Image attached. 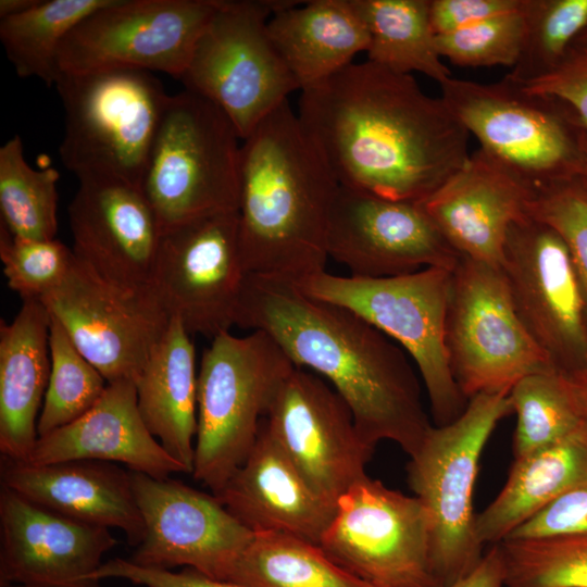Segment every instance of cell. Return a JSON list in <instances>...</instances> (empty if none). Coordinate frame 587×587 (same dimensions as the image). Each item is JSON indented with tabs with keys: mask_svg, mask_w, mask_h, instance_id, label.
<instances>
[{
	"mask_svg": "<svg viewBox=\"0 0 587 587\" xmlns=\"http://www.w3.org/2000/svg\"><path fill=\"white\" fill-rule=\"evenodd\" d=\"M297 115L340 186L389 200L422 202L470 157L441 97L370 61L302 89Z\"/></svg>",
	"mask_w": 587,
	"mask_h": 587,
	"instance_id": "obj_1",
	"label": "cell"
},
{
	"mask_svg": "<svg viewBox=\"0 0 587 587\" xmlns=\"http://www.w3.org/2000/svg\"><path fill=\"white\" fill-rule=\"evenodd\" d=\"M234 325L268 334L296 367L328 380L370 445L390 440L411 457L423 444L433 424L407 352L361 316L248 274Z\"/></svg>",
	"mask_w": 587,
	"mask_h": 587,
	"instance_id": "obj_2",
	"label": "cell"
},
{
	"mask_svg": "<svg viewBox=\"0 0 587 587\" xmlns=\"http://www.w3.org/2000/svg\"><path fill=\"white\" fill-rule=\"evenodd\" d=\"M339 187L285 101L240 146L238 238L246 271L296 284L325 271Z\"/></svg>",
	"mask_w": 587,
	"mask_h": 587,
	"instance_id": "obj_3",
	"label": "cell"
},
{
	"mask_svg": "<svg viewBox=\"0 0 587 587\" xmlns=\"http://www.w3.org/2000/svg\"><path fill=\"white\" fill-rule=\"evenodd\" d=\"M440 88L480 149L535 192L583 176L587 129L563 101L507 75L489 84L451 77Z\"/></svg>",
	"mask_w": 587,
	"mask_h": 587,
	"instance_id": "obj_4",
	"label": "cell"
},
{
	"mask_svg": "<svg viewBox=\"0 0 587 587\" xmlns=\"http://www.w3.org/2000/svg\"><path fill=\"white\" fill-rule=\"evenodd\" d=\"M64 110L62 164L78 179L105 178L141 188L170 96L150 72L60 73Z\"/></svg>",
	"mask_w": 587,
	"mask_h": 587,
	"instance_id": "obj_5",
	"label": "cell"
},
{
	"mask_svg": "<svg viewBox=\"0 0 587 587\" xmlns=\"http://www.w3.org/2000/svg\"><path fill=\"white\" fill-rule=\"evenodd\" d=\"M296 366L262 330L222 332L203 351L197 377L193 478L213 494L243 463L279 387Z\"/></svg>",
	"mask_w": 587,
	"mask_h": 587,
	"instance_id": "obj_6",
	"label": "cell"
},
{
	"mask_svg": "<svg viewBox=\"0 0 587 587\" xmlns=\"http://www.w3.org/2000/svg\"><path fill=\"white\" fill-rule=\"evenodd\" d=\"M512 413L508 391L469 399L452 422L433 424L410 457L407 480L430 522V562L437 587H448L482 559L473 508L479 460L498 423Z\"/></svg>",
	"mask_w": 587,
	"mask_h": 587,
	"instance_id": "obj_7",
	"label": "cell"
},
{
	"mask_svg": "<svg viewBox=\"0 0 587 587\" xmlns=\"http://www.w3.org/2000/svg\"><path fill=\"white\" fill-rule=\"evenodd\" d=\"M452 271L427 267L414 273L362 278L323 271L298 283L308 296L348 309L396 341L416 365L434 425H446L469 400L455 383L445 342Z\"/></svg>",
	"mask_w": 587,
	"mask_h": 587,
	"instance_id": "obj_8",
	"label": "cell"
},
{
	"mask_svg": "<svg viewBox=\"0 0 587 587\" xmlns=\"http://www.w3.org/2000/svg\"><path fill=\"white\" fill-rule=\"evenodd\" d=\"M239 139L211 101L186 89L170 96L141 184L162 230L238 210Z\"/></svg>",
	"mask_w": 587,
	"mask_h": 587,
	"instance_id": "obj_9",
	"label": "cell"
},
{
	"mask_svg": "<svg viewBox=\"0 0 587 587\" xmlns=\"http://www.w3.org/2000/svg\"><path fill=\"white\" fill-rule=\"evenodd\" d=\"M289 1L221 0L179 80L218 107L245 140L299 85L267 22Z\"/></svg>",
	"mask_w": 587,
	"mask_h": 587,
	"instance_id": "obj_10",
	"label": "cell"
},
{
	"mask_svg": "<svg viewBox=\"0 0 587 587\" xmlns=\"http://www.w3.org/2000/svg\"><path fill=\"white\" fill-rule=\"evenodd\" d=\"M445 342L467 400L509 392L522 377L553 366L522 323L501 268L462 257L452 270Z\"/></svg>",
	"mask_w": 587,
	"mask_h": 587,
	"instance_id": "obj_11",
	"label": "cell"
},
{
	"mask_svg": "<svg viewBox=\"0 0 587 587\" xmlns=\"http://www.w3.org/2000/svg\"><path fill=\"white\" fill-rule=\"evenodd\" d=\"M319 546L374 587H437L425 507L367 475L338 498Z\"/></svg>",
	"mask_w": 587,
	"mask_h": 587,
	"instance_id": "obj_12",
	"label": "cell"
},
{
	"mask_svg": "<svg viewBox=\"0 0 587 587\" xmlns=\"http://www.w3.org/2000/svg\"><path fill=\"white\" fill-rule=\"evenodd\" d=\"M221 0H111L75 26L58 53L60 73L162 72L177 79Z\"/></svg>",
	"mask_w": 587,
	"mask_h": 587,
	"instance_id": "obj_13",
	"label": "cell"
},
{
	"mask_svg": "<svg viewBox=\"0 0 587 587\" xmlns=\"http://www.w3.org/2000/svg\"><path fill=\"white\" fill-rule=\"evenodd\" d=\"M40 301L108 384L136 382L171 321L151 286L110 282L76 255L63 282Z\"/></svg>",
	"mask_w": 587,
	"mask_h": 587,
	"instance_id": "obj_14",
	"label": "cell"
},
{
	"mask_svg": "<svg viewBox=\"0 0 587 587\" xmlns=\"http://www.w3.org/2000/svg\"><path fill=\"white\" fill-rule=\"evenodd\" d=\"M248 274L228 211L162 230L150 286L170 317L212 339L234 326Z\"/></svg>",
	"mask_w": 587,
	"mask_h": 587,
	"instance_id": "obj_15",
	"label": "cell"
},
{
	"mask_svg": "<svg viewBox=\"0 0 587 587\" xmlns=\"http://www.w3.org/2000/svg\"><path fill=\"white\" fill-rule=\"evenodd\" d=\"M525 328L554 367L587 357V309L570 251L550 225L527 214L510 227L500 266Z\"/></svg>",
	"mask_w": 587,
	"mask_h": 587,
	"instance_id": "obj_16",
	"label": "cell"
},
{
	"mask_svg": "<svg viewBox=\"0 0 587 587\" xmlns=\"http://www.w3.org/2000/svg\"><path fill=\"white\" fill-rule=\"evenodd\" d=\"M130 478L145 536L128 560L155 570L191 567L227 580L253 533L215 495L171 477L130 471Z\"/></svg>",
	"mask_w": 587,
	"mask_h": 587,
	"instance_id": "obj_17",
	"label": "cell"
},
{
	"mask_svg": "<svg viewBox=\"0 0 587 587\" xmlns=\"http://www.w3.org/2000/svg\"><path fill=\"white\" fill-rule=\"evenodd\" d=\"M272 436L310 486L336 504L364 477L375 447L360 434L336 390L310 371L295 367L265 416Z\"/></svg>",
	"mask_w": 587,
	"mask_h": 587,
	"instance_id": "obj_18",
	"label": "cell"
},
{
	"mask_svg": "<svg viewBox=\"0 0 587 587\" xmlns=\"http://www.w3.org/2000/svg\"><path fill=\"white\" fill-rule=\"evenodd\" d=\"M328 258L350 276L392 277L427 267L453 270L460 255L417 202L340 186L329 221Z\"/></svg>",
	"mask_w": 587,
	"mask_h": 587,
	"instance_id": "obj_19",
	"label": "cell"
},
{
	"mask_svg": "<svg viewBox=\"0 0 587 587\" xmlns=\"http://www.w3.org/2000/svg\"><path fill=\"white\" fill-rule=\"evenodd\" d=\"M0 586L103 587L97 573L117 540L84 523L0 491Z\"/></svg>",
	"mask_w": 587,
	"mask_h": 587,
	"instance_id": "obj_20",
	"label": "cell"
},
{
	"mask_svg": "<svg viewBox=\"0 0 587 587\" xmlns=\"http://www.w3.org/2000/svg\"><path fill=\"white\" fill-rule=\"evenodd\" d=\"M78 182L68 205L76 258L115 284L150 286L162 228L142 189L105 178Z\"/></svg>",
	"mask_w": 587,
	"mask_h": 587,
	"instance_id": "obj_21",
	"label": "cell"
},
{
	"mask_svg": "<svg viewBox=\"0 0 587 587\" xmlns=\"http://www.w3.org/2000/svg\"><path fill=\"white\" fill-rule=\"evenodd\" d=\"M534 195L479 148L419 203L460 257L500 268L508 232L528 214Z\"/></svg>",
	"mask_w": 587,
	"mask_h": 587,
	"instance_id": "obj_22",
	"label": "cell"
},
{
	"mask_svg": "<svg viewBox=\"0 0 587 587\" xmlns=\"http://www.w3.org/2000/svg\"><path fill=\"white\" fill-rule=\"evenodd\" d=\"M213 495L253 534H286L315 545L336 512L272 436L265 417L243 463Z\"/></svg>",
	"mask_w": 587,
	"mask_h": 587,
	"instance_id": "obj_23",
	"label": "cell"
},
{
	"mask_svg": "<svg viewBox=\"0 0 587 587\" xmlns=\"http://www.w3.org/2000/svg\"><path fill=\"white\" fill-rule=\"evenodd\" d=\"M1 486L48 510L107 528L121 529L130 546L145 536V523L130 471L115 463L72 460L33 464L1 457Z\"/></svg>",
	"mask_w": 587,
	"mask_h": 587,
	"instance_id": "obj_24",
	"label": "cell"
},
{
	"mask_svg": "<svg viewBox=\"0 0 587 587\" xmlns=\"http://www.w3.org/2000/svg\"><path fill=\"white\" fill-rule=\"evenodd\" d=\"M72 460L122 463L129 471L166 478L186 469L146 426L135 382L109 383L96 404L76 421L39 437L25 462L49 464Z\"/></svg>",
	"mask_w": 587,
	"mask_h": 587,
	"instance_id": "obj_25",
	"label": "cell"
},
{
	"mask_svg": "<svg viewBox=\"0 0 587 587\" xmlns=\"http://www.w3.org/2000/svg\"><path fill=\"white\" fill-rule=\"evenodd\" d=\"M51 315L39 299L23 300L11 323L0 324V452L27 461L50 376Z\"/></svg>",
	"mask_w": 587,
	"mask_h": 587,
	"instance_id": "obj_26",
	"label": "cell"
},
{
	"mask_svg": "<svg viewBox=\"0 0 587 587\" xmlns=\"http://www.w3.org/2000/svg\"><path fill=\"white\" fill-rule=\"evenodd\" d=\"M289 1L267 22L277 52L300 90L314 86L366 51L370 37L350 0Z\"/></svg>",
	"mask_w": 587,
	"mask_h": 587,
	"instance_id": "obj_27",
	"label": "cell"
},
{
	"mask_svg": "<svg viewBox=\"0 0 587 587\" xmlns=\"http://www.w3.org/2000/svg\"><path fill=\"white\" fill-rule=\"evenodd\" d=\"M197 377L190 334L179 320L171 317L135 385L146 426L187 473L193 470Z\"/></svg>",
	"mask_w": 587,
	"mask_h": 587,
	"instance_id": "obj_28",
	"label": "cell"
},
{
	"mask_svg": "<svg viewBox=\"0 0 587 587\" xmlns=\"http://www.w3.org/2000/svg\"><path fill=\"white\" fill-rule=\"evenodd\" d=\"M580 486H587L586 425L554 445L514 459L497 497L476 514L479 542L500 544L546 504Z\"/></svg>",
	"mask_w": 587,
	"mask_h": 587,
	"instance_id": "obj_29",
	"label": "cell"
},
{
	"mask_svg": "<svg viewBox=\"0 0 587 587\" xmlns=\"http://www.w3.org/2000/svg\"><path fill=\"white\" fill-rule=\"evenodd\" d=\"M364 23L367 61L397 73L420 72L439 85L451 78L429 22V0H350Z\"/></svg>",
	"mask_w": 587,
	"mask_h": 587,
	"instance_id": "obj_30",
	"label": "cell"
},
{
	"mask_svg": "<svg viewBox=\"0 0 587 587\" xmlns=\"http://www.w3.org/2000/svg\"><path fill=\"white\" fill-rule=\"evenodd\" d=\"M227 580L245 587H374L319 545L279 533L253 534Z\"/></svg>",
	"mask_w": 587,
	"mask_h": 587,
	"instance_id": "obj_31",
	"label": "cell"
},
{
	"mask_svg": "<svg viewBox=\"0 0 587 587\" xmlns=\"http://www.w3.org/2000/svg\"><path fill=\"white\" fill-rule=\"evenodd\" d=\"M111 0H41L28 11L0 20V41L22 78L55 84L58 53L70 32Z\"/></svg>",
	"mask_w": 587,
	"mask_h": 587,
	"instance_id": "obj_32",
	"label": "cell"
},
{
	"mask_svg": "<svg viewBox=\"0 0 587 587\" xmlns=\"http://www.w3.org/2000/svg\"><path fill=\"white\" fill-rule=\"evenodd\" d=\"M54 167L34 168L18 135L0 148L1 223L12 235L50 240L58 233V182Z\"/></svg>",
	"mask_w": 587,
	"mask_h": 587,
	"instance_id": "obj_33",
	"label": "cell"
},
{
	"mask_svg": "<svg viewBox=\"0 0 587 587\" xmlns=\"http://www.w3.org/2000/svg\"><path fill=\"white\" fill-rule=\"evenodd\" d=\"M509 401L516 415L514 459L554 445L585 426L564 373L553 366L517 380Z\"/></svg>",
	"mask_w": 587,
	"mask_h": 587,
	"instance_id": "obj_34",
	"label": "cell"
},
{
	"mask_svg": "<svg viewBox=\"0 0 587 587\" xmlns=\"http://www.w3.org/2000/svg\"><path fill=\"white\" fill-rule=\"evenodd\" d=\"M49 351L50 376L37 423L38 438L83 416L108 386L105 378L79 352L52 315Z\"/></svg>",
	"mask_w": 587,
	"mask_h": 587,
	"instance_id": "obj_35",
	"label": "cell"
},
{
	"mask_svg": "<svg viewBox=\"0 0 587 587\" xmlns=\"http://www.w3.org/2000/svg\"><path fill=\"white\" fill-rule=\"evenodd\" d=\"M526 32L516 64L507 75L527 84L555 70L587 26V0H526Z\"/></svg>",
	"mask_w": 587,
	"mask_h": 587,
	"instance_id": "obj_36",
	"label": "cell"
},
{
	"mask_svg": "<svg viewBox=\"0 0 587 587\" xmlns=\"http://www.w3.org/2000/svg\"><path fill=\"white\" fill-rule=\"evenodd\" d=\"M499 545L507 587H587V535Z\"/></svg>",
	"mask_w": 587,
	"mask_h": 587,
	"instance_id": "obj_37",
	"label": "cell"
},
{
	"mask_svg": "<svg viewBox=\"0 0 587 587\" xmlns=\"http://www.w3.org/2000/svg\"><path fill=\"white\" fill-rule=\"evenodd\" d=\"M525 3L454 33L436 36L438 51L459 66L513 67L521 54L525 32Z\"/></svg>",
	"mask_w": 587,
	"mask_h": 587,
	"instance_id": "obj_38",
	"label": "cell"
},
{
	"mask_svg": "<svg viewBox=\"0 0 587 587\" xmlns=\"http://www.w3.org/2000/svg\"><path fill=\"white\" fill-rule=\"evenodd\" d=\"M75 254L58 239L12 235L0 224V260L9 287L22 300L41 299L65 278Z\"/></svg>",
	"mask_w": 587,
	"mask_h": 587,
	"instance_id": "obj_39",
	"label": "cell"
},
{
	"mask_svg": "<svg viewBox=\"0 0 587 587\" xmlns=\"http://www.w3.org/2000/svg\"><path fill=\"white\" fill-rule=\"evenodd\" d=\"M527 212L565 241L587 309V186L576 178L535 192Z\"/></svg>",
	"mask_w": 587,
	"mask_h": 587,
	"instance_id": "obj_40",
	"label": "cell"
},
{
	"mask_svg": "<svg viewBox=\"0 0 587 587\" xmlns=\"http://www.w3.org/2000/svg\"><path fill=\"white\" fill-rule=\"evenodd\" d=\"M587 535V486L560 495L517 526L505 539H548Z\"/></svg>",
	"mask_w": 587,
	"mask_h": 587,
	"instance_id": "obj_41",
	"label": "cell"
},
{
	"mask_svg": "<svg viewBox=\"0 0 587 587\" xmlns=\"http://www.w3.org/2000/svg\"><path fill=\"white\" fill-rule=\"evenodd\" d=\"M533 92L563 101L587 129V51L571 47L560 65L534 82L522 84Z\"/></svg>",
	"mask_w": 587,
	"mask_h": 587,
	"instance_id": "obj_42",
	"label": "cell"
},
{
	"mask_svg": "<svg viewBox=\"0 0 587 587\" xmlns=\"http://www.w3.org/2000/svg\"><path fill=\"white\" fill-rule=\"evenodd\" d=\"M98 577L125 579L146 587H245L229 580L211 578L191 567H184L179 572L147 569L122 558L102 563Z\"/></svg>",
	"mask_w": 587,
	"mask_h": 587,
	"instance_id": "obj_43",
	"label": "cell"
},
{
	"mask_svg": "<svg viewBox=\"0 0 587 587\" xmlns=\"http://www.w3.org/2000/svg\"><path fill=\"white\" fill-rule=\"evenodd\" d=\"M523 0H429V22L436 36L454 33L519 9Z\"/></svg>",
	"mask_w": 587,
	"mask_h": 587,
	"instance_id": "obj_44",
	"label": "cell"
},
{
	"mask_svg": "<svg viewBox=\"0 0 587 587\" xmlns=\"http://www.w3.org/2000/svg\"><path fill=\"white\" fill-rule=\"evenodd\" d=\"M448 587H507L505 566L500 545H491L469 573Z\"/></svg>",
	"mask_w": 587,
	"mask_h": 587,
	"instance_id": "obj_45",
	"label": "cell"
},
{
	"mask_svg": "<svg viewBox=\"0 0 587 587\" xmlns=\"http://www.w3.org/2000/svg\"><path fill=\"white\" fill-rule=\"evenodd\" d=\"M563 373L580 417L587 427V357L580 365Z\"/></svg>",
	"mask_w": 587,
	"mask_h": 587,
	"instance_id": "obj_46",
	"label": "cell"
},
{
	"mask_svg": "<svg viewBox=\"0 0 587 587\" xmlns=\"http://www.w3.org/2000/svg\"><path fill=\"white\" fill-rule=\"evenodd\" d=\"M41 0H1L0 20L17 15L37 5Z\"/></svg>",
	"mask_w": 587,
	"mask_h": 587,
	"instance_id": "obj_47",
	"label": "cell"
},
{
	"mask_svg": "<svg viewBox=\"0 0 587 587\" xmlns=\"http://www.w3.org/2000/svg\"><path fill=\"white\" fill-rule=\"evenodd\" d=\"M572 47L587 51V26L576 38Z\"/></svg>",
	"mask_w": 587,
	"mask_h": 587,
	"instance_id": "obj_48",
	"label": "cell"
},
{
	"mask_svg": "<svg viewBox=\"0 0 587 587\" xmlns=\"http://www.w3.org/2000/svg\"><path fill=\"white\" fill-rule=\"evenodd\" d=\"M585 151H586V165H585V171H584V174L582 176V179L584 180V183L587 186V134H586V140H585Z\"/></svg>",
	"mask_w": 587,
	"mask_h": 587,
	"instance_id": "obj_49",
	"label": "cell"
},
{
	"mask_svg": "<svg viewBox=\"0 0 587 587\" xmlns=\"http://www.w3.org/2000/svg\"><path fill=\"white\" fill-rule=\"evenodd\" d=\"M7 587H25L23 585H10V586H7Z\"/></svg>",
	"mask_w": 587,
	"mask_h": 587,
	"instance_id": "obj_50",
	"label": "cell"
}]
</instances>
